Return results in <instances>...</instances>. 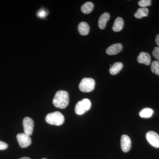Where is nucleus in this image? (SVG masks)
Segmentation results:
<instances>
[{
	"label": "nucleus",
	"mask_w": 159,
	"mask_h": 159,
	"mask_svg": "<svg viewBox=\"0 0 159 159\" xmlns=\"http://www.w3.org/2000/svg\"><path fill=\"white\" fill-rule=\"evenodd\" d=\"M155 42L159 48V34L157 35L156 37Z\"/></svg>",
	"instance_id": "obj_23"
},
{
	"label": "nucleus",
	"mask_w": 159,
	"mask_h": 159,
	"mask_svg": "<svg viewBox=\"0 0 159 159\" xmlns=\"http://www.w3.org/2000/svg\"><path fill=\"white\" fill-rule=\"evenodd\" d=\"M18 142L21 148H26L31 143V139L29 136L25 133H20L16 136Z\"/></svg>",
	"instance_id": "obj_6"
},
{
	"label": "nucleus",
	"mask_w": 159,
	"mask_h": 159,
	"mask_svg": "<svg viewBox=\"0 0 159 159\" xmlns=\"http://www.w3.org/2000/svg\"><path fill=\"white\" fill-rule=\"evenodd\" d=\"M131 146V141L129 137L126 135H122L121 139V147L122 151L127 152L129 151Z\"/></svg>",
	"instance_id": "obj_8"
},
{
	"label": "nucleus",
	"mask_w": 159,
	"mask_h": 159,
	"mask_svg": "<svg viewBox=\"0 0 159 159\" xmlns=\"http://www.w3.org/2000/svg\"><path fill=\"white\" fill-rule=\"evenodd\" d=\"M149 10L146 8H141L138 9L134 14L135 17L138 19H141L148 16Z\"/></svg>",
	"instance_id": "obj_16"
},
{
	"label": "nucleus",
	"mask_w": 159,
	"mask_h": 159,
	"mask_svg": "<svg viewBox=\"0 0 159 159\" xmlns=\"http://www.w3.org/2000/svg\"><path fill=\"white\" fill-rule=\"evenodd\" d=\"M93 3L92 2H87L81 6V10L84 14H89L93 11Z\"/></svg>",
	"instance_id": "obj_15"
},
{
	"label": "nucleus",
	"mask_w": 159,
	"mask_h": 159,
	"mask_svg": "<svg viewBox=\"0 0 159 159\" xmlns=\"http://www.w3.org/2000/svg\"><path fill=\"white\" fill-rule=\"evenodd\" d=\"M48 14V12L44 9H40L38 11L37 15L40 18H44Z\"/></svg>",
	"instance_id": "obj_20"
},
{
	"label": "nucleus",
	"mask_w": 159,
	"mask_h": 159,
	"mask_svg": "<svg viewBox=\"0 0 159 159\" xmlns=\"http://www.w3.org/2000/svg\"><path fill=\"white\" fill-rule=\"evenodd\" d=\"M8 145L7 143L0 141V150H5L8 148Z\"/></svg>",
	"instance_id": "obj_22"
},
{
	"label": "nucleus",
	"mask_w": 159,
	"mask_h": 159,
	"mask_svg": "<svg viewBox=\"0 0 159 159\" xmlns=\"http://www.w3.org/2000/svg\"><path fill=\"white\" fill-rule=\"evenodd\" d=\"M123 68V64L120 62L115 63L110 68V73L111 75H115L118 74Z\"/></svg>",
	"instance_id": "obj_14"
},
{
	"label": "nucleus",
	"mask_w": 159,
	"mask_h": 159,
	"mask_svg": "<svg viewBox=\"0 0 159 159\" xmlns=\"http://www.w3.org/2000/svg\"><path fill=\"white\" fill-rule=\"evenodd\" d=\"M152 1L151 0H141L138 2V5L141 8H146L151 5Z\"/></svg>",
	"instance_id": "obj_19"
},
{
	"label": "nucleus",
	"mask_w": 159,
	"mask_h": 159,
	"mask_svg": "<svg viewBox=\"0 0 159 159\" xmlns=\"http://www.w3.org/2000/svg\"><path fill=\"white\" fill-rule=\"evenodd\" d=\"M34 126V121L31 118L25 117L23 119L24 132L29 136L32 134Z\"/></svg>",
	"instance_id": "obj_5"
},
{
	"label": "nucleus",
	"mask_w": 159,
	"mask_h": 159,
	"mask_svg": "<svg viewBox=\"0 0 159 159\" xmlns=\"http://www.w3.org/2000/svg\"><path fill=\"white\" fill-rule=\"evenodd\" d=\"M146 138L151 145L155 148H159V135L157 133L150 131L146 134Z\"/></svg>",
	"instance_id": "obj_7"
},
{
	"label": "nucleus",
	"mask_w": 159,
	"mask_h": 159,
	"mask_svg": "<svg viewBox=\"0 0 159 159\" xmlns=\"http://www.w3.org/2000/svg\"><path fill=\"white\" fill-rule=\"evenodd\" d=\"M19 159H31L30 158L28 157H24L20 158Z\"/></svg>",
	"instance_id": "obj_24"
},
{
	"label": "nucleus",
	"mask_w": 159,
	"mask_h": 159,
	"mask_svg": "<svg viewBox=\"0 0 159 159\" xmlns=\"http://www.w3.org/2000/svg\"><path fill=\"white\" fill-rule=\"evenodd\" d=\"M153 114V111L152 109L150 108H145L143 109L139 112V116L142 118L148 119L152 117Z\"/></svg>",
	"instance_id": "obj_17"
},
{
	"label": "nucleus",
	"mask_w": 159,
	"mask_h": 159,
	"mask_svg": "<svg viewBox=\"0 0 159 159\" xmlns=\"http://www.w3.org/2000/svg\"><path fill=\"white\" fill-rule=\"evenodd\" d=\"M69 102L68 93L65 91H57L53 100V103L54 106L57 108H65L68 105Z\"/></svg>",
	"instance_id": "obj_1"
},
{
	"label": "nucleus",
	"mask_w": 159,
	"mask_h": 159,
	"mask_svg": "<svg viewBox=\"0 0 159 159\" xmlns=\"http://www.w3.org/2000/svg\"><path fill=\"white\" fill-rule=\"evenodd\" d=\"M152 55L156 59L157 61L159 62V47H155L153 49L152 51Z\"/></svg>",
	"instance_id": "obj_21"
},
{
	"label": "nucleus",
	"mask_w": 159,
	"mask_h": 159,
	"mask_svg": "<svg viewBox=\"0 0 159 159\" xmlns=\"http://www.w3.org/2000/svg\"><path fill=\"white\" fill-rule=\"evenodd\" d=\"M124 25V21L122 18L117 17L114 22L112 27L113 30L115 32H119L123 29Z\"/></svg>",
	"instance_id": "obj_12"
},
{
	"label": "nucleus",
	"mask_w": 159,
	"mask_h": 159,
	"mask_svg": "<svg viewBox=\"0 0 159 159\" xmlns=\"http://www.w3.org/2000/svg\"><path fill=\"white\" fill-rule=\"evenodd\" d=\"M110 18V15L108 12H104L101 15L98 21V26L100 29H104L106 26L107 23Z\"/></svg>",
	"instance_id": "obj_11"
},
{
	"label": "nucleus",
	"mask_w": 159,
	"mask_h": 159,
	"mask_svg": "<svg viewBox=\"0 0 159 159\" xmlns=\"http://www.w3.org/2000/svg\"><path fill=\"white\" fill-rule=\"evenodd\" d=\"M42 159H46V158H43Z\"/></svg>",
	"instance_id": "obj_25"
},
{
	"label": "nucleus",
	"mask_w": 159,
	"mask_h": 159,
	"mask_svg": "<svg viewBox=\"0 0 159 159\" xmlns=\"http://www.w3.org/2000/svg\"><path fill=\"white\" fill-rule=\"evenodd\" d=\"M122 50V45L121 43H116L110 46L106 50L107 54L113 55L118 54Z\"/></svg>",
	"instance_id": "obj_10"
},
{
	"label": "nucleus",
	"mask_w": 159,
	"mask_h": 159,
	"mask_svg": "<svg viewBox=\"0 0 159 159\" xmlns=\"http://www.w3.org/2000/svg\"><path fill=\"white\" fill-rule=\"evenodd\" d=\"M151 70L154 74L159 76V62L157 61H154L151 66Z\"/></svg>",
	"instance_id": "obj_18"
},
{
	"label": "nucleus",
	"mask_w": 159,
	"mask_h": 159,
	"mask_svg": "<svg viewBox=\"0 0 159 159\" xmlns=\"http://www.w3.org/2000/svg\"><path fill=\"white\" fill-rule=\"evenodd\" d=\"M78 30L80 34L81 35H87L89 32V26L87 23L85 22H82L80 23L78 27Z\"/></svg>",
	"instance_id": "obj_13"
},
{
	"label": "nucleus",
	"mask_w": 159,
	"mask_h": 159,
	"mask_svg": "<svg viewBox=\"0 0 159 159\" xmlns=\"http://www.w3.org/2000/svg\"><path fill=\"white\" fill-rule=\"evenodd\" d=\"M91 102L88 99H84L77 102L75 106V113L78 115L85 113L91 108Z\"/></svg>",
	"instance_id": "obj_3"
},
{
	"label": "nucleus",
	"mask_w": 159,
	"mask_h": 159,
	"mask_svg": "<svg viewBox=\"0 0 159 159\" xmlns=\"http://www.w3.org/2000/svg\"><path fill=\"white\" fill-rule=\"evenodd\" d=\"M95 81L91 78H84L80 81L79 85L80 90L84 93H89L93 90Z\"/></svg>",
	"instance_id": "obj_4"
},
{
	"label": "nucleus",
	"mask_w": 159,
	"mask_h": 159,
	"mask_svg": "<svg viewBox=\"0 0 159 159\" xmlns=\"http://www.w3.org/2000/svg\"><path fill=\"white\" fill-rule=\"evenodd\" d=\"M137 61L139 63L144 64L145 65L149 66L151 63L150 54L147 52H141L137 58Z\"/></svg>",
	"instance_id": "obj_9"
},
{
	"label": "nucleus",
	"mask_w": 159,
	"mask_h": 159,
	"mask_svg": "<svg viewBox=\"0 0 159 159\" xmlns=\"http://www.w3.org/2000/svg\"><path fill=\"white\" fill-rule=\"evenodd\" d=\"M46 122L51 125H61L64 122L63 115L59 111H54L47 115L45 118Z\"/></svg>",
	"instance_id": "obj_2"
}]
</instances>
